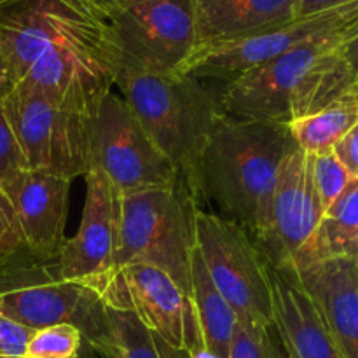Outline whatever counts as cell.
<instances>
[{"instance_id":"obj_13","label":"cell","mask_w":358,"mask_h":358,"mask_svg":"<svg viewBox=\"0 0 358 358\" xmlns=\"http://www.w3.org/2000/svg\"><path fill=\"white\" fill-rule=\"evenodd\" d=\"M350 38L339 35L306 42L227 80L217 100L220 112L231 117L287 122L294 87L322 56Z\"/></svg>"},{"instance_id":"obj_28","label":"cell","mask_w":358,"mask_h":358,"mask_svg":"<svg viewBox=\"0 0 358 358\" xmlns=\"http://www.w3.org/2000/svg\"><path fill=\"white\" fill-rule=\"evenodd\" d=\"M34 331L0 315V358H24Z\"/></svg>"},{"instance_id":"obj_4","label":"cell","mask_w":358,"mask_h":358,"mask_svg":"<svg viewBox=\"0 0 358 358\" xmlns=\"http://www.w3.org/2000/svg\"><path fill=\"white\" fill-rule=\"evenodd\" d=\"M194 208L182 182L175 187L122 196L115 269L128 264L154 266L191 297Z\"/></svg>"},{"instance_id":"obj_6","label":"cell","mask_w":358,"mask_h":358,"mask_svg":"<svg viewBox=\"0 0 358 358\" xmlns=\"http://www.w3.org/2000/svg\"><path fill=\"white\" fill-rule=\"evenodd\" d=\"M119 65L149 72H180L199 48L194 0H136L101 14Z\"/></svg>"},{"instance_id":"obj_20","label":"cell","mask_w":358,"mask_h":358,"mask_svg":"<svg viewBox=\"0 0 358 358\" xmlns=\"http://www.w3.org/2000/svg\"><path fill=\"white\" fill-rule=\"evenodd\" d=\"M327 259L358 264V178H352L343 194L325 210L310 245L290 269Z\"/></svg>"},{"instance_id":"obj_9","label":"cell","mask_w":358,"mask_h":358,"mask_svg":"<svg viewBox=\"0 0 358 358\" xmlns=\"http://www.w3.org/2000/svg\"><path fill=\"white\" fill-rule=\"evenodd\" d=\"M358 34V2L311 16L296 17L285 24L224 42L201 44L180 72L198 79H236L247 70L269 62L306 42L327 37H355Z\"/></svg>"},{"instance_id":"obj_14","label":"cell","mask_w":358,"mask_h":358,"mask_svg":"<svg viewBox=\"0 0 358 358\" xmlns=\"http://www.w3.org/2000/svg\"><path fill=\"white\" fill-rule=\"evenodd\" d=\"M86 177V201L76 236L65 240L58 259L59 275L96 292L114 273L121 236L122 194L98 168Z\"/></svg>"},{"instance_id":"obj_23","label":"cell","mask_w":358,"mask_h":358,"mask_svg":"<svg viewBox=\"0 0 358 358\" xmlns=\"http://www.w3.org/2000/svg\"><path fill=\"white\" fill-rule=\"evenodd\" d=\"M83 332L72 324H58L34 331L24 358H79Z\"/></svg>"},{"instance_id":"obj_3","label":"cell","mask_w":358,"mask_h":358,"mask_svg":"<svg viewBox=\"0 0 358 358\" xmlns=\"http://www.w3.org/2000/svg\"><path fill=\"white\" fill-rule=\"evenodd\" d=\"M0 315L31 331L72 324L91 350L105 334V310L98 294L66 282L56 259L38 261L27 250L0 259Z\"/></svg>"},{"instance_id":"obj_26","label":"cell","mask_w":358,"mask_h":358,"mask_svg":"<svg viewBox=\"0 0 358 358\" xmlns=\"http://www.w3.org/2000/svg\"><path fill=\"white\" fill-rule=\"evenodd\" d=\"M27 159L21 150L13 126H10L3 101L0 100V185L27 170Z\"/></svg>"},{"instance_id":"obj_25","label":"cell","mask_w":358,"mask_h":358,"mask_svg":"<svg viewBox=\"0 0 358 358\" xmlns=\"http://www.w3.org/2000/svg\"><path fill=\"white\" fill-rule=\"evenodd\" d=\"M273 327L236 322L227 358H283Z\"/></svg>"},{"instance_id":"obj_29","label":"cell","mask_w":358,"mask_h":358,"mask_svg":"<svg viewBox=\"0 0 358 358\" xmlns=\"http://www.w3.org/2000/svg\"><path fill=\"white\" fill-rule=\"evenodd\" d=\"M334 154L339 157L353 178H358V122L345 135V138L334 147Z\"/></svg>"},{"instance_id":"obj_16","label":"cell","mask_w":358,"mask_h":358,"mask_svg":"<svg viewBox=\"0 0 358 358\" xmlns=\"http://www.w3.org/2000/svg\"><path fill=\"white\" fill-rule=\"evenodd\" d=\"M324 320L341 358H358V264L345 259L315 261L289 269Z\"/></svg>"},{"instance_id":"obj_2","label":"cell","mask_w":358,"mask_h":358,"mask_svg":"<svg viewBox=\"0 0 358 358\" xmlns=\"http://www.w3.org/2000/svg\"><path fill=\"white\" fill-rule=\"evenodd\" d=\"M199 80L184 72H149L128 65H119L115 79L122 100L187 184L220 114L217 100Z\"/></svg>"},{"instance_id":"obj_7","label":"cell","mask_w":358,"mask_h":358,"mask_svg":"<svg viewBox=\"0 0 358 358\" xmlns=\"http://www.w3.org/2000/svg\"><path fill=\"white\" fill-rule=\"evenodd\" d=\"M94 166L122 196L180 184V173L156 145L122 96L110 91L90 122V168Z\"/></svg>"},{"instance_id":"obj_34","label":"cell","mask_w":358,"mask_h":358,"mask_svg":"<svg viewBox=\"0 0 358 358\" xmlns=\"http://www.w3.org/2000/svg\"><path fill=\"white\" fill-rule=\"evenodd\" d=\"M0 2H2V0H0Z\"/></svg>"},{"instance_id":"obj_17","label":"cell","mask_w":358,"mask_h":358,"mask_svg":"<svg viewBox=\"0 0 358 358\" xmlns=\"http://www.w3.org/2000/svg\"><path fill=\"white\" fill-rule=\"evenodd\" d=\"M273 297V329L287 358H341L320 313L292 271L269 269Z\"/></svg>"},{"instance_id":"obj_24","label":"cell","mask_w":358,"mask_h":358,"mask_svg":"<svg viewBox=\"0 0 358 358\" xmlns=\"http://www.w3.org/2000/svg\"><path fill=\"white\" fill-rule=\"evenodd\" d=\"M310 168L315 192H317L322 210L325 212L343 194L353 177L336 156L334 150L310 154Z\"/></svg>"},{"instance_id":"obj_32","label":"cell","mask_w":358,"mask_h":358,"mask_svg":"<svg viewBox=\"0 0 358 358\" xmlns=\"http://www.w3.org/2000/svg\"><path fill=\"white\" fill-rule=\"evenodd\" d=\"M94 10H98L100 14H107L110 10L121 9V7L129 6V3L136 2V0H86Z\"/></svg>"},{"instance_id":"obj_27","label":"cell","mask_w":358,"mask_h":358,"mask_svg":"<svg viewBox=\"0 0 358 358\" xmlns=\"http://www.w3.org/2000/svg\"><path fill=\"white\" fill-rule=\"evenodd\" d=\"M21 250H24V243L17 226L16 213L0 189V259L10 257Z\"/></svg>"},{"instance_id":"obj_1","label":"cell","mask_w":358,"mask_h":358,"mask_svg":"<svg viewBox=\"0 0 358 358\" xmlns=\"http://www.w3.org/2000/svg\"><path fill=\"white\" fill-rule=\"evenodd\" d=\"M297 147L287 122L231 117L220 112L189 180L252 238L261 227L287 154Z\"/></svg>"},{"instance_id":"obj_33","label":"cell","mask_w":358,"mask_h":358,"mask_svg":"<svg viewBox=\"0 0 358 358\" xmlns=\"http://www.w3.org/2000/svg\"><path fill=\"white\" fill-rule=\"evenodd\" d=\"M10 90H13V80H10L9 69H7L6 56L0 48V100H3L10 93Z\"/></svg>"},{"instance_id":"obj_8","label":"cell","mask_w":358,"mask_h":358,"mask_svg":"<svg viewBox=\"0 0 358 358\" xmlns=\"http://www.w3.org/2000/svg\"><path fill=\"white\" fill-rule=\"evenodd\" d=\"M2 101L30 170L69 180L87 173L91 117L58 107L23 84Z\"/></svg>"},{"instance_id":"obj_30","label":"cell","mask_w":358,"mask_h":358,"mask_svg":"<svg viewBox=\"0 0 358 358\" xmlns=\"http://www.w3.org/2000/svg\"><path fill=\"white\" fill-rule=\"evenodd\" d=\"M355 2H358V0H299L296 17L311 16V14L338 9V7L350 6V3H355Z\"/></svg>"},{"instance_id":"obj_19","label":"cell","mask_w":358,"mask_h":358,"mask_svg":"<svg viewBox=\"0 0 358 358\" xmlns=\"http://www.w3.org/2000/svg\"><path fill=\"white\" fill-rule=\"evenodd\" d=\"M191 303L203 350L213 358L229 357L238 317L213 285L196 243L191 255Z\"/></svg>"},{"instance_id":"obj_15","label":"cell","mask_w":358,"mask_h":358,"mask_svg":"<svg viewBox=\"0 0 358 358\" xmlns=\"http://www.w3.org/2000/svg\"><path fill=\"white\" fill-rule=\"evenodd\" d=\"M72 180L38 170L20 171L0 185L23 236L24 250L38 261H55L65 243Z\"/></svg>"},{"instance_id":"obj_31","label":"cell","mask_w":358,"mask_h":358,"mask_svg":"<svg viewBox=\"0 0 358 358\" xmlns=\"http://www.w3.org/2000/svg\"><path fill=\"white\" fill-rule=\"evenodd\" d=\"M343 55H345L350 69H352L353 73H355L357 83H358V34L343 45Z\"/></svg>"},{"instance_id":"obj_12","label":"cell","mask_w":358,"mask_h":358,"mask_svg":"<svg viewBox=\"0 0 358 358\" xmlns=\"http://www.w3.org/2000/svg\"><path fill=\"white\" fill-rule=\"evenodd\" d=\"M101 23L103 16L86 0H2L0 48L13 86L48 49Z\"/></svg>"},{"instance_id":"obj_11","label":"cell","mask_w":358,"mask_h":358,"mask_svg":"<svg viewBox=\"0 0 358 358\" xmlns=\"http://www.w3.org/2000/svg\"><path fill=\"white\" fill-rule=\"evenodd\" d=\"M322 210L311 180L310 154L296 147L276 175L268 208L254 241L275 269H290L310 245Z\"/></svg>"},{"instance_id":"obj_21","label":"cell","mask_w":358,"mask_h":358,"mask_svg":"<svg viewBox=\"0 0 358 358\" xmlns=\"http://www.w3.org/2000/svg\"><path fill=\"white\" fill-rule=\"evenodd\" d=\"M103 310L105 334L93 348L103 358H189L187 353L171 348L129 311L107 304Z\"/></svg>"},{"instance_id":"obj_5","label":"cell","mask_w":358,"mask_h":358,"mask_svg":"<svg viewBox=\"0 0 358 358\" xmlns=\"http://www.w3.org/2000/svg\"><path fill=\"white\" fill-rule=\"evenodd\" d=\"M192 224L206 271L238 320L273 327L271 266L254 238L234 220L199 208Z\"/></svg>"},{"instance_id":"obj_10","label":"cell","mask_w":358,"mask_h":358,"mask_svg":"<svg viewBox=\"0 0 358 358\" xmlns=\"http://www.w3.org/2000/svg\"><path fill=\"white\" fill-rule=\"evenodd\" d=\"M96 294L107 306L135 315L171 348L187 355L203 350L191 297L161 269L147 264L122 266Z\"/></svg>"},{"instance_id":"obj_22","label":"cell","mask_w":358,"mask_h":358,"mask_svg":"<svg viewBox=\"0 0 358 358\" xmlns=\"http://www.w3.org/2000/svg\"><path fill=\"white\" fill-rule=\"evenodd\" d=\"M358 122V93L348 94L306 117L287 122L294 142L308 154L331 152Z\"/></svg>"},{"instance_id":"obj_18","label":"cell","mask_w":358,"mask_h":358,"mask_svg":"<svg viewBox=\"0 0 358 358\" xmlns=\"http://www.w3.org/2000/svg\"><path fill=\"white\" fill-rule=\"evenodd\" d=\"M194 3L199 41L210 44L289 23L296 20L299 0H194Z\"/></svg>"}]
</instances>
